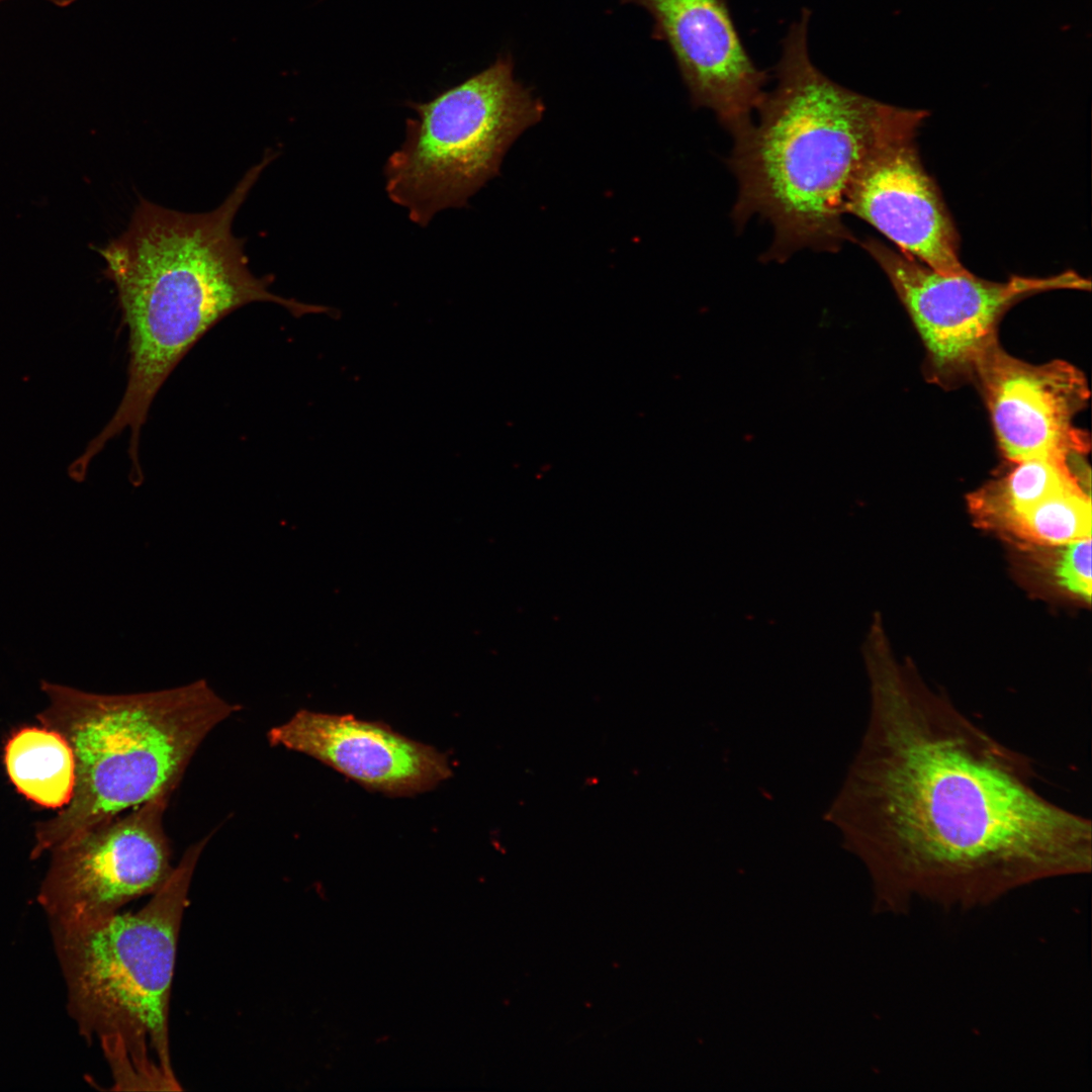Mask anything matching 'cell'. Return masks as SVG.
<instances>
[{
	"mask_svg": "<svg viewBox=\"0 0 1092 1092\" xmlns=\"http://www.w3.org/2000/svg\"><path fill=\"white\" fill-rule=\"evenodd\" d=\"M273 746L306 754L368 791L407 797L452 776L447 756L381 721L297 711L267 733Z\"/></svg>",
	"mask_w": 1092,
	"mask_h": 1092,
	"instance_id": "7c38bea8",
	"label": "cell"
},
{
	"mask_svg": "<svg viewBox=\"0 0 1092 1092\" xmlns=\"http://www.w3.org/2000/svg\"><path fill=\"white\" fill-rule=\"evenodd\" d=\"M404 141L384 166L385 189L410 219L426 226L441 210L466 206L514 142L538 123L545 106L500 55L486 69L428 102H410Z\"/></svg>",
	"mask_w": 1092,
	"mask_h": 1092,
	"instance_id": "8992f818",
	"label": "cell"
},
{
	"mask_svg": "<svg viewBox=\"0 0 1092 1092\" xmlns=\"http://www.w3.org/2000/svg\"><path fill=\"white\" fill-rule=\"evenodd\" d=\"M1089 491L1075 484L1060 489L1013 519L1000 534L1025 547H1049L1091 538Z\"/></svg>",
	"mask_w": 1092,
	"mask_h": 1092,
	"instance_id": "9a60e30c",
	"label": "cell"
},
{
	"mask_svg": "<svg viewBox=\"0 0 1092 1092\" xmlns=\"http://www.w3.org/2000/svg\"><path fill=\"white\" fill-rule=\"evenodd\" d=\"M41 726L75 757L67 805L36 826L31 856L65 845L156 797H171L206 736L242 709L205 679L133 694H97L41 681Z\"/></svg>",
	"mask_w": 1092,
	"mask_h": 1092,
	"instance_id": "5b68a950",
	"label": "cell"
},
{
	"mask_svg": "<svg viewBox=\"0 0 1092 1092\" xmlns=\"http://www.w3.org/2000/svg\"><path fill=\"white\" fill-rule=\"evenodd\" d=\"M1035 457L1011 462L1012 468L968 496L969 510L979 526L1001 533L1017 516L1052 493L1079 484L1076 472L1080 457Z\"/></svg>",
	"mask_w": 1092,
	"mask_h": 1092,
	"instance_id": "4fadbf2b",
	"label": "cell"
},
{
	"mask_svg": "<svg viewBox=\"0 0 1092 1092\" xmlns=\"http://www.w3.org/2000/svg\"><path fill=\"white\" fill-rule=\"evenodd\" d=\"M208 839L184 851L140 910L51 924L69 1012L83 1036L100 1040L115 1089H181L171 1060V991L189 889Z\"/></svg>",
	"mask_w": 1092,
	"mask_h": 1092,
	"instance_id": "277c9868",
	"label": "cell"
},
{
	"mask_svg": "<svg viewBox=\"0 0 1092 1092\" xmlns=\"http://www.w3.org/2000/svg\"><path fill=\"white\" fill-rule=\"evenodd\" d=\"M4 1H8V0H0V3L4 2ZM44 1H47L49 3H52V4H54L56 6H59V7H66V6H69L72 3H74L76 0H44Z\"/></svg>",
	"mask_w": 1092,
	"mask_h": 1092,
	"instance_id": "e0dca14e",
	"label": "cell"
},
{
	"mask_svg": "<svg viewBox=\"0 0 1092 1092\" xmlns=\"http://www.w3.org/2000/svg\"><path fill=\"white\" fill-rule=\"evenodd\" d=\"M972 378L1009 462L1071 458L1089 451V436L1073 423L1090 395L1076 366L1062 360L1027 363L1006 353L996 340L977 359Z\"/></svg>",
	"mask_w": 1092,
	"mask_h": 1092,
	"instance_id": "30bf717a",
	"label": "cell"
},
{
	"mask_svg": "<svg viewBox=\"0 0 1092 1092\" xmlns=\"http://www.w3.org/2000/svg\"><path fill=\"white\" fill-rule=\"evenodd\" d=\"M168 796L156 797L54 849L38 901L51 924L101 919L153 895L170 877Z\"/></svg>",
	"mask_w": 1092,
	"mask_h": 1092,
	"instance_id": "ba28073f",
	"label": "cell"
},
{
	"mask_svg": "<svg viewBox=\"0 0 1092 1092\" xmlns=\"http://www.w3.org/2000/svg\"><path fill=\"white\" fill-rule=\"evenodd\" d=\"M927 116L900 107L854 176L844 212L870 223L902 254L940 273L961 274L968 270L958 232L915 144Z\"/></svg>",
	"mask_w": 1092,
	"mask_h": 1092,
	"instance_id": "9c48e42d",
	"label": "cell"
},
{
	"mask_svg": "<svg viewBox=\"0 0 1092 1092\" xmlns=\"http://www.w3.org/2000/svg\"><path fill=\"white\" fill-rule=\"evenodd\" d=\"M268 153L215 209L186 213L141 199L127 229L95 250L105 261L104 276L117 290L128 330V378L113 418L100 433L104 441L129 430L130 455L150 406L181 359L214 325L252 302H273L299 317L333 315L330 306L299 302L272 293L270 276L256 277L244 241L232 224L264 168Z\"/></svg>",
	"mask_w": 1092,
	"mask_h": 1092,
	"instance_id": "7a4b0ae2",
	"label": "cell"
},
{
	"mask_svg": "<svg viewBox=\"0 0 1092 1092\" xmlns=\"http://www.w3.org/2000/svg\"><path fill=\"white\" fill-rule=\"evenodd\" d=\"M1041 548L1045 554L1039 556L1044 560V564L1040 562V565H1044L1050 582L1069 597L1089 604L1092 590L1091 538Z\"/></svg>",
	"mask_w": 1092,
	"mask_h": 1092,
	"instance_id": "2e32d148",
	"label": "cell"
},
{
	"mask_svg": "<svg viewBox=\"0 0 1092 1092\" xmlns=\"http://www.w3.org/2000/svg\"><path fill=\"white\" fill-rule=\"evenodd\" d=\"M861 246L889 278L919 333L931 380L943 385L972 378L977 359L997 340L999 321L1019 300L1044 291L1091 287L1089 279L1071 270L996 282L969 270L940 273L873 238Z\"/></svg>",
	"mask_w": 1092,
	"mask_h": 1092,
	"instance_id": "52a82bcc",
	"label": "cell"
},
{
	"mask_svg": "<svg viewBox=\"0 0 1092 1092\" xmlns=\"http://www.w3.org/2000/svg\"><path fill=\"white\" fill-rule=\"evenodd\" d=\"M647 10L696 107L712 110L732 136L752 121L767 74L747 54L726 0H621Z\"/></svg>",
	"mask_w": 1092,
	"mask_h": 1092,
	"instance_id": "8fae6325",
	"label": "cell"
},
{
	"mask_svg": "<svg viewBox=\"0 0 1092 1092\" xmlns=\"http://www.w3.org/2000/svg\"><path fill=\"white\" fill-rule=\"evenodd\" d=\"M863 657L869 723L827 818L883 907L972 910L1090 873V819L1036 789L1027 755L899 664L885 637L868 640Z\"/></svg>",
	"mask_w": 1092,
	"mask_h": 1092,
	"instance_id": "6da1fadb",
	"label": "cell"
},
{
	"mask_svg": "<svg viewBox=\"0 0 1092 1092\" xmlns=\"http://www.w3.org/2000/svg\"><path fill=\"white\" fill-rule=\"evenodd\" d=\"M809 19L803 9L790 26L777 84L733 136L728 159L736 225L759 216L772 228L766 261L785 262L805 249L834 253L854 241L843 221L847 192L900 109L824 75L809 55Z\"/></svg>",
	"mask_w": 1092,
	"mask_h": 1092,
	"instance_id": "3957f363",
	"label": "cell"
},
{
	"mask_svg": "<svg viewBox=\"0 0 1092 1092\" xmlns=\"http://www.w3.org/2000/svg\"><path fill=\"white\" fill-rule=\"evenodd\" d=\"M8 776L27 799L50 808H63L75 787V757L68 741L47 727H25L5 747Z\"/></svg>",
	"mask_w": 1092,
	"mask_h": 1092,
	"instance_id": "5bb4252c",
	"label": "cell"
}]
</instances>
